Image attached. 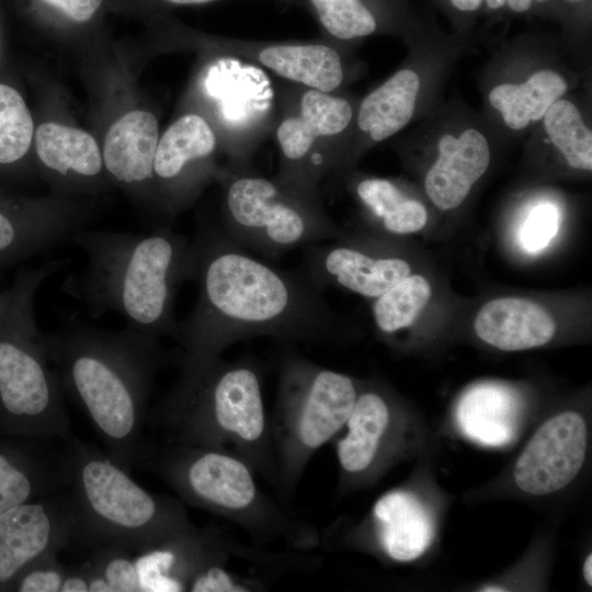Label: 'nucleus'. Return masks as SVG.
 <instances>
[{"instance_id": "nucleus-1", "label": "nucleus", "mask_w": 592, "mask_h": 592, "mask_svg": "<svg viewBox=\"0 0 592 592\" xmlns=\"http://www.w3.org/2000/svg\"><path fill=\"white\" fill-rule=\"evenodd\" d=\"M189 281L197 294L173 335L181 346L178 377L202 371L249 338L321 343L335 330L322 289L305 272L253 255L219 225L202 223L191 239Z\"/></svg>"}, {"instance_id": "nucleus-2", "label": "nucleus", "mask_w": 592, "mask_h": 592, "mask_svg": "<svg viewBox=\"0 0 592 592\" xmlns=\"http://www.w3.org/2000/svg\"><path fill=\"white\" fill-rule=\"evenodd\" d=\"M44 343L62 391L87 413L106 454L132 473L148 442L149 399L166 361L160 338L69 321L44 333Z\"/></svg>"}, {"instance_id": "nucleus-3", "label": "nucleus", "mask_w": 592, "mask_h": 592, "mask_svg": "<svg viewBox=\"0 0 592 592\" xmlns=\"http://www.w3.org/2000/svg\"><path fill=\"white\" fill-rule=\"evenodd\" d=\"M86 257L84 267L61 287L96 318L113 311L139 331L173 338L174 306L189 281L191 239L162 226L148 234L79 229L69 240Z\"/></svg>"}, {"instance_id": "nucleus-4", "label": "nucleus", "mask_w": 592, "mask_h": 592, "mask_svg": "<svg viewBox=\"0 0 592 592\" xmlns=\"http://www.w3.org/2000/svg\"><path fill=\"white\" fill-rule=\"evenodd\" d=\"M147 426L161 442L229 451L277 490L262 366L250 355L220 357L189 377H178L149 409Z\"/></svg>"}, {"instance_id": "nucleus-5", "label": "nucleus", "mask_w": 592, "mask_h": 592, "mask_svg": "<svg viewBox=\"0 0 592 592\" xmlns=\"http://www.w3.org/2000/svg\"><path fill=\"white\" fill-rule=\"evenodd\" d=\"M135 469L155 474L183 501L229 521L259 544L278 542L301 553L320 546V531L272 500L254 469L229 451L148 440Z\"/></svg>"}, {"instance_id": "nucleus-6", "label": "nucleus", "mask_w": 592, "mask_h": 592, "mask_svg": "<svg viewBox=\"0 0 592 592\" xmlns=\"http://www.w3.org/2000/svg\"><path fill=\"white\" fill-rule=\"evenodd\" d=\"M69 490L77 516L68 548L81 555L112 544L143 550L195 525L182 501L143 488L106 452L76 437Z\"/></svg>"}, {"instance_id": "nucleus-7", "label": "nucleus", "mask_w": 592, "mask_h": 592, "mask_svg": "<svg viewBox=\"0 0 592 592\" xmlns=\"http://www.w3.org/2000/svg\"><path fill=\"white\" fill-rule=\"evenodd\" d=\"M65 260L23 266L21 287L0 321V431L34 439L73 436L64 391L36 325L34 299Z\"/></svg>"}, {"instance_id": "nucleus-8", "label": "nucleus", "mask_w": 592, "mask_h": 592, "mask_svg": "<svg viewBox=\"0 0 592 592\" xmlns=\"http://www.w3.org/2000/svg\"><path fill=\"white\" fill-rule=\"evenodd\" d=\"M224 232L240 247L266 259H278L298 247L341 237L319 192L263 177L250 164L219 168Z\"/></svg>"}, {"instance_id": "nucleus-9", "label": "nucleus", "mask_w": 592, "mask_h": 592, "mask_svg": "<svg viewBox=\"0 0 592 592\" xmlns=\"http://www.w3.org/2000/svg\"><path fill=\"white\" fill-rule=\"evenodd\" d=\"M360 384L293 351L278 363L271 439L277 467V490L291 497L312 456L343 429Z\"/></svg>"}, {"instance_id": "nucleus-10", "label": "nucleus", "mask_w": 592, "mask_h": 592, "mask_svg": "<svg viewBox=\"0 0 592 592\" xmlns=\"http://www.w3.org/2000/svg\"><path fill=\"white\" fill-rule=\"evenodd\" d=\"M272 133L278 149L275 175L311 192L334 172L355 110L338 92L281 80Z\"/></svg>"}, {"instance_id": "nucleus-11", "label": "nucleus", "mask_w": 592, "mask_h": 592, "mask_svg": "<svg viewBox=\"0 0 592 592\" xmlns=\"http://www.w3.org/2000/svg\"><path fill=\"white\" fill-rule=\"evenodd\" d=\"M269 75L247 60L214 54L197 76L206 117L231 163L250 164L251 155L273 129L276 86Z\"/></svg>"}, {"instance_id": "nucleus-12", "label": "nucleus", "mask_w": 592, "mask_h": 592, "mask_svg": "<svg viewBox=\"0 0 592 592\" xmlns=\"http://www.w3.org/2000/svg\"><path fill=\"white\" fill-rule=\"evenodd\" d=\"M76 516L69 487L1 513L0 592H9L21 570L39 556L68 548Z\"/></svg>"}, {"instance_id": "nucleus-13", "label": "nucleus", "mask_w": 592, "mask_h": 592, "mask_svg": "<svg viewBox=\"0 0 592 592\" xmlns=\"http://www.w3.org/2000/svg\"><path fill=\"white\" fill-rule=\"evenodd\" d=\"M219 149L217 130L201 113H185L166 129L153 161V177L160 184L166 209L180 210L205 182L216 179L219 167L215 157Z\"/></svg>"}, {"instance_id": "nucleus-14", "label": "nucleus", "mask_w": 592, "mask_h": 592, "mask_svg": "<svg viewBox=\"0 0 592 592\" xmlns=\"http://www.w3.org/2000/svg\"><path fill=\"white\" fill-rule=\"evenodd\" d=\"M206 43L214 54L247 60L286 82L339 92L346 79L340 49L335 42L322 36L305 41L215 37Z\"/></svg>"}, {"instance_id": "nucleus-15", "label": "nucleus", "mask_w": 592, "mask_h": 592, "mask_svg": "<svg viewBox=\"0 0 592 592\" xmlns=\"http://www.w3.org/2000/svg\"><path fill=\"white\" fill-rule=\"evenodd\" d=\"M398 421L397 409L385 392L360 386L344 432L334 437L341 492L369 481L392 459Z\"/></svg>"}, {"instance_id": "nucleus-16", "label": "nucleus", "mask_w": 592, "mask_h": 592, "mask_svg": "<svg viewBox=\"0 0 592 592\" xmlns=\"http://www.w3.org/2000/svg\"><path fill=\"white\" fill-rule=\"evenodd\" d=\"M588 449V426L576 411L545 421L520 454L513 478L523 492L547 496L570 485L581 470Z\"/></svg>"}, {"instance_id": "nucleus-17", "label": "nucleus", "mask_w": 592, "mask_h": 592, "mask_svg": "<svg viewBox=\"0 0 592 592\" xmlns=\"http://www.w3.org/2000/svg\"><path fill=\"white\" fill-rule=\"evenodd\" d=\"M72 440H43L0 431V514L70 486Z\"/></svg>"}, {"instance_id": "nucleus-18", "label": "nucleus", "mask_w": 592, "mask_h": 592, "mask_svg": "<svg viewBox=\"0 0 592 592\" xmlns=\"http://www.w3.org/2000/svg\"><path fill=\"white\" fill-rule=\"evenodd\" d=\"M306 275L320 289L338 286L367 298H377L411 273L403 258L373 251L340 237L306 247Z\"/></svg>"}, {"instance_id": "nucleus-19", "label": "nucleus", "mask_w": 592, "mask_h": 592, "mask_svg": "<svg viewBox=\"0 0 592 592\" xmlns=\"http://www.w3.org/2000/svg\"><path fill=\"white\" fill-rule=\"evenodd\" d=\"M82 223L67 206L0 203V274L68 241Z\"/></svg>"}, {"instance_id": "nucleus-20", "label": "nucleus", "mask_w": 592, "mask_h": 592, "mask_svg": "<svg viewBox=\"0 0 592 592\" xmlns=\"http://www.w3.org/2000/svg\"><path fill=\"white\" fill-rule=\"evenodd\" d=\"M439 156L425 175L424 189L433 204L449 210L458 207L490 164L486 137L475 128L459 136L446 134L437 143Z\"/></svg>"}, {"instance_id": "nucleus-21", "label": "nucleus", "mask_w": 592, "mask_h": 592, "mask_svg": "<svg viewBox=\"0 0 592 592\" xmlns=\"http://www.w3.org/2000/svg\"><path fill=\"white\" fill-rule=\"evenodd\" d=\"M374 545L389 559L409 562L431 545L434 527L421 501L407 490L383 494L371 512Z\"/></svg>"}, {"instance_id": "nucleus-22", "label": "nucleus", "mask_w": 592, "mask_h": 592, "mask_svg": "<svg viewBox=\"0 0 592 592\" xmlns=\"http://www.w3.org/2000/svg\"><path fill=\"white\" fill-rule=\"evenodd\" d=\"M474 329L485 343L501 351H522L548 343L556 325L540 305L524 298L501 297L478 311Z\"/></svg>"}, {"instance_id": "nucleus-23", "label": "nucleus", "mask_w": 592, "mask_h": 592, "mask_svg": "<svg viewBox=\"0 0 592 592\" xmlns=\"http://www.w3.org/2000/svg\"><path fill=\"white\" fill-rule=\"evenodd\" d=\"M159 140L156 116L147 111H130L109 129L103 147V164L110 175L126 186L155 181L153 161Z\"/></svg>"}, {"instance_id": "nucleus-24", "label": "nucleus", "mask_w": 592, "mask_h": 592, "mask_svg": "<svg viewBox=\"0 0 592 592\" xmlns=\"http://www.w3.org/2000/svg\"><path fill=\"white\" fill-rule=\"evenodd\" d=\"M521 406L517 392L505 385H476L458 402L457 423L468 439L481 445L504 446L516 434Z\"/></svg>"}, {"instance_id": "nucleus-25", "label": "nucleus", "mask_w": 592, "mask_h": 592, "mask_svg": "<svg viewBox=\"0 0 592 592\" xmlns=\"http://www.w3.org/2000/svg\"><path fill=\"white\" fill-rule=\"evenodd\" d=\"M419 88L415 71L398 70L361 101L352 126L367 143H379L394 136L412 118Z\"/></svg>"}, {"instance_id": "nucleus-26", "label": "nucleus", "mask_w": 592, "mask_h": 592, "mask_svg": "<svg viewBox=\"0 0 592 592\" xmlns=\"http://www.w3.org/2000/svg\"><path fill=\"white\" fill-rule=\"evenodd\" d=\"M35 148L42 164L64 179L72 175L93 180L104 166L100 148L90 134L58 123L37 127Z\"/></svg>"}, {"instance_id": "nucleus-27", "label": "nucleus", "mask_w": 592, "mask_h": 592, "mask_svg": "<svg viewBox=\"0 0 592 592\" xmlns=\"http://www.w3.org/2000/svg\"><path fill=\"white\" fill-rule=\"evenodd\" d=\"M567 90L562 76L554 70H539L524 83H503L489 92L490 104L498 110L505 125L514 130L544 117L548 109Z\"/></svg>"}, {"instance_id": "nucleus-28", "label": "nucleus", "mask_w": 592, "mask_h": 592, "mask_svg": "<svg viewBox=\"0 0 592 592\" xmlns=\"http://www.w3.org/2000/svg\"><path fill=\"white\" fill-rule=\"evenodd\" d=\"M353 191L365 214L391 235L417 232L428 221L423 204L409 197L391 180L374 177L356 179Z\"/></svg>"}, {"instance_id": "nucleus-29", "label": "nucleus", "mask_w": 592, "mask_h": 592, "mask_svg": "<svg viewBox=\"0 0 592 592\" xmlns=\"http://www.w3.org/2000/svg\"><path fill=\"white\" fill-rule=\"evenodd\" d=\"M309 13L321 36L346 42L376 33L380 27L377 7L372 0H277Z\"/></svg>"}, {"instance_id": "nucleus-30", "label": "nucleus", "mask_w": 592, "mask_h": 592, "mask_svg": "<svg viewBox=\"0 0 592 592\" xmlns=\"http://www.w3.org/2000/svg\"><path fill=\"white\" fill-rule=\"evenodd\" d=\"M543 118L548 138L561 152L568 166L591 171L592 132L584 124L579 109L572 102L559 99L551 104Z\"/></svg>"}, {"instance_id": "nucleus-31", "label": "nucleus", "mask_w": 592, "mask_h": 592, "mask_svg": "<svg viewBox=\"0 0 592 592\" xmlns=\"http://www.w3.org/2000/svg\"><path fill=\"white\" fill-rule=\"evenodd\" d=\"M431 285L420 274H410L375 298L373 317L377 329L392 334L410 327L426 306Z\"/></svg>"}, {"instance_id": "nucleus-32", "label": "nucleus", "mask_w": 592, "mask_h": 592, "mask_svg": "<svg viewBox=\"0 0 592 592\" xmlns=\"http://www.w3.org/2000/svg\"><path fill=\"white\" fill-rule=\"evenodd\" d=\"M33 136L31 113L13 88L0 83V166H11L26 155Z\"/></svg>"}, {"instance_id": "nucleus-33", "label": "nucleus", "mask_w": 592, "mask_h": 592, "mask_svg": "<svg viewBox=\"0 0 592 592\" xmlns=\"http://www.w3.org/2000/svg\"><path fill=\"white\" fill-rule=\"evenodd\" d=\"M59 553H47L30 562L16 576L9 592H59L67 565L58 559Z\"/></svg>"}, {"instance_id": "nucleus-34", "label": "nucleus", "mask_w": 592, "mask_h": 592, "mask_svg": "<svg viewBox=\"0 0 592 592\" xmlns=\"http://www.w3.org/2000/svg\"><path fill=\"white\" fill-rule=\"evenodd\" d=\"M560 224V212L553 203H540L534 206L520 229V244L528 253L544 250L557 235Z\"/></svg>"}, {"instance_id": "nucleus-35", "label": "nucleus", "mask_w": 592, "mask_h": 592, "mask_svg": "<svg viewBox=\"0 0 592 592\" xmlns=\"http://www.w3.org/2000/svg\"><path fill=\"white\" fill-rule=\"evenodd\" d=\"M56 8L75 22L89 21L102 4V0H42Z\"/></svg>"}, {"instance_id": "nucleus-36", "label": "nucleus", "mask_w": 592, "mask_h": 592, "mask_svg": "<svg viewBox=\"0 0 592 592\" xmlns=\"http://www.w3.org/2000/svg\"><path fill=\"white\" fill-rule=\"evenodd\" d=\"M59 592H90V581L81 563L67 566Z\"/></svg>"}, {"instance_id": "nucleus-37", "label": "nucleus", "mask_w": 592, "mask_h": 592, "mask_svg": "<svg viewBox=\"0 0 592 592\" xmlns=\"http://www.w3.org/2000/svg\"><path fill=\"white\" fill-rule=\"evenodd\" d=\"M21 287V275L18 271L14 277L12 285L0 292V321L3 316L7 314L14 299L16 298Z\"/></svg>"}, {"instance_id": "nucleus-38", "label": "nucleus", "mask_w": 592, "mask_h": 592, "mask_svg": "<svg viewBox=\"0 0 592 592\" xmlns=\"http://www.w3.org/2000/svg\"><path fill=\"white\" fill-rule=\"evenodd\" d=\"M534 1L544 2L546 0H506L505 4L514 12H525Z\"/></svg>"}, {"instance_id": "nucleus-39", "label": "nucleus", "mask_w": 592, "mask_h": 592, "mask_svg": "<svg viewBox=\"0 0 592 592\" xmlns=\"http://www.w3.org/2000/svg\"><path fill=\"white\" fill-rule=\"evenodd\" d=\"M451 2L460 11H475L481 5L482 0H451Z\"/></svg>"}, {"instance_id": "nucleus-40", "label": "nucleus", "mask_w": 592, "mask_h": 592, "mask_svg": "<svg viewBox=\"0 0 592 592\" xmlns=\"http://www.w3.org/2000/svg\"><path fill=\"white\" fill-rule=\"evenodd\" d=\"M583 577L585 582L591 587L592 585V555L590 554L583 563Z\"/></svg>"}, {"instance_id": "nucleus-41", "label": "nucleus", "mask_w": 592, "mask_h": 592, "mask_svg": "<svg viewBox=\"0 0 592 592\" xmlns=\"http://www.w3.org/2000/svg\"><path fill=\"white\" fill-rule=\"evenodd\" d=\"M485 1L487 5L493 10L503 7L506 2V0H485Z\"/></svg>"}, {"instance_id": "nucleus-42", "label": "nucleus", "mask_w": 592, "mask_h": 592, "mask_svg": "<svg viewBox=\"0 0 592 592\" xmlns=\"http://www.w3.org/2000/svg\"><path fill=\"white\" fill-rule=\"evenodd\" d=\"M480 591H490V592H493V591H505L504 589H502L501 587H486L483 589H481Z\"/></svg>"}, {"instance_id": "nucleus-43", "label": "nucleus", "mask_w": 592, "mask_h": 592, "mask_svg": "<svg viewBox=\"0 0 592 592\" xmlns=\"http://www.w3.org/2000/svg\"><path fill=\"white\" fill-rule=\"evenodd\" d=\"M568 1H570V2H581L583 0H568Z\"/></svg>"}]
</instances>
